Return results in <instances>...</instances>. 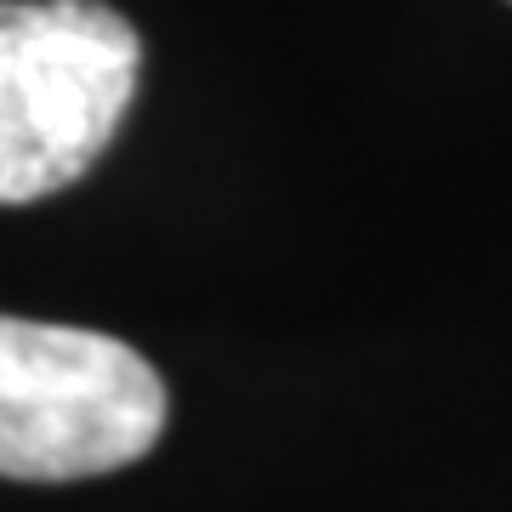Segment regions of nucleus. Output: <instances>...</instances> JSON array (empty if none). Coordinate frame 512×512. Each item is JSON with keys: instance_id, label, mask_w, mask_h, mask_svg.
<instances>
[{"instance_id": "obj_1", "label": "nucleus", "mask_w": 512, "mask_h": 512, "mask_svg": "<svg viewBox=\"0 0 512 512\" xmlns=\"http://www.w3.org/2000/svg\"><path fill=\"white\" fill-rule=\"evenodd\" d=\"M143 40L103 0H0V205L80 183L131 109Z\"/></svg>"}, {"instance_id": "obj_2", "label": "nucleus", "mask_w": 512, "mask_h": 512, "mask_svg": "<svg viewBox=\"0 0 512 512\" xmlns=\"http://www.w3.org/2000/svg\"><path fill=\"white\" fill-rule=\"evenodd\" d=\"M160 433L165 382L137 348L0 313V478H97L143 461Z\"/></svg>"}]
</instances>
